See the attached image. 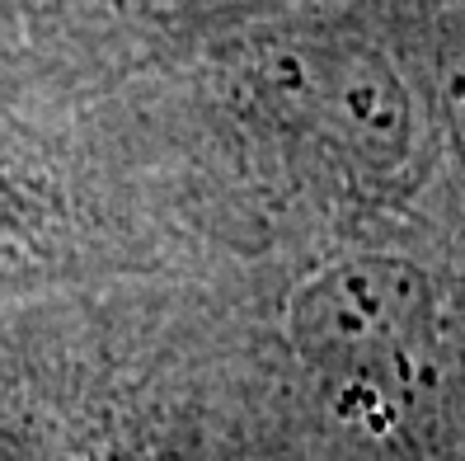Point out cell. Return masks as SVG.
Instances as JSON below:
<instances>
[{
    "label": "cell",
    "mask_w": 465,
    "mask_h": 461,
    "mask_svg": "<svg viewBox=\"0 0 465 461\" xmlns=\"http://www.w3.org/2000/svg\"><path fill=\"white\" fill-rule=\"evenodd\" d=\"M419 325L423 292L409 283V274L358 268V274H339V283H324L301 306V344H311L343 372H362L400 354L409 335H419Z\"/></svg>",
    "instance_id": "6da1fadb"
}]
</instances>
